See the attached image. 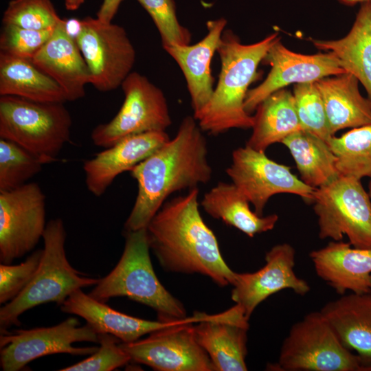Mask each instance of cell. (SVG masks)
Segmentation results:
<instances>
[{"instance_id":"obj_21","label":"cell","mask_w":371,"mask_h":371,"mask_svg":"<svg viewBox=\"0 0 371 371\" xmlns=\"http://www.w3.org/2000/svg\"><path fill=\"white\" fill-rule=\"evenodd\" d=\"M32 61L60 87L67 101L85 95L89 71L75 38L67 32L65 19L58 22Z\"/></svg>"},{"instance_id":"obj_25","label":"cell","mask_w":371,"mask_h":371,"mask_svg":"<svg viewBox=\"0 0 371 371\" xmlns=\"http://www.w3.org/2000/svg\"><path fill=\"white\" fill-rule=\"evenodd\" d=\"M311 41L317 49L335 54L344 70L362 84L371 99V2L361 4L352 26L345 36Z\"/></svg>"},{"instance_id":"obj_15","label":"cell","mask_w":371,"mask_h":371,"mask_svg":"<svg viewBox=\"0 0 371 371\" xmlns=\"http://www.w3.org/2000/svg\"><path fill=\"white\" fill-rule=\"evenodd\" d=\"M262 63L269 65L271 69L262 83L247 91L245 109L249 114L269 95L289 85L315 82L346 73L333 53H297L286 48L280 38L270 47Z\"/></svg>"},{"instance_id":"obj_22","label":"cell","mask_w":371,"mask_h":371,"mask_svg":"<svg viewBox=\"0 0 371 371\" xmlns=\"http://www.w3.org/2000/svg\"><path fill=\"white\" fill-rule=\"evenodd\" d=\"M226 24L225 18L208 21L207 34L196 44L163 47L184 75L195 119L208 104L214 90L210 64Z\"/></svg>"},{"instance_id":"obj_39","label":"cell","mask_w":371,"mask_h":371,"mask_svg":"<svg viewBox=\"0 0 371 371\" xmlns=\"http://www.w3.org/2000/svg\"><path fill=\"white\" fill-rule=\"evenodd\" d=\"M65 6L67 10L74 11L78 10L85 2V0H64Z\"/></svg>"},{"instance_id":"obj_29","label":"cell","mask_w":371,"mask_h":371,"mask_svg":"<svg viewBox=\"0 0 371 371\" xmlns=\"http://www.w3.org/2000/svg\"><path fill=\"white\" fill-rule=\"evenodd\" d=\"M289 150L301 180L315 189L332 182L340 175L337 157L328 143L302 129L287 136L282 142Z\"/></svg>"},{"instance_id":"obj_8","label":"cell","mask_w":371,"mask_h":371,"mask_svg":"<svg viewBox=\"0 0 371 371\" xmlns=\"http://www.w3.org/2000/svg\"><path fill=\"white\" fill-rule=\"evenodd\" d=\"M313 203L320 238L346 236L353 247L371 249V199L361 179L340 175L315 189Z\"/></svg>"},{"instance_id":"obj_13","label":"cell","mask_w":371,"mask_h":371,"mask_svg":"<svg viewBox=\"0 0 371 371\" xmlns=\"http://www.w3.org/2000/svg\"><path fill=\"white\" fill-rule=\"evenodd\" d=\"M45 195L39 185L27 183L0 192V261L11 264L31 251L43 238Z\"/></svg>"},{"instance_id":"obj_34","label":"cell","mask_w":371,"mask_h":371,"mask_svg":"<svg viewBox=\"0 0 371 371\" xmlns=\"http://www.w3.org/2000/svg\"><path fill=\"white\" fill-rule=\"evenodd\" d=\"M137 1L153 19L159 32L163 47L173 44H190L192 34L179 22L174 0Z\"/></svg>"},{"instance_id":"obj_20","label":"cell","mask_w":371,"mask_h":371,"mask_svg":"<svg viewBox=\"0 0 371 371\" xmlns=\"http://www.w3.org/2000/svg\"><path fill=\"white\" fill-rule=\"evenodd\" d=\"M309 256L317 276L339 295L348 291L358 294L371 293V249L333 240L312 251Z\"/></svg>"},{"instance_id":"obj_18","label":"cell","mask_w":371,"mask_h":371,"mask_svg":"<svg viewBox=\"0 0 371 371\" xmlns=\"http://www.w3.org/2000/svg\"><path fill=\"white\" fill-rule=\"evenodd\" d=\"M170 139L166 131L127 137L83 164L85 183L95 196L102 195L115 179L144 160Z\"/></svg>"},{"instance_id":"obj_4","label":"cell","mask_w":371,"mask_h":371,"mask_svg":"<svg viewBox=\"0 0 371 371\" xmlns=\"http://www.w3.org/2000/svg\"><path fill=\"white\" fill-rule=\"evenodd\" d=\"M125 237L119 262L89 295L102 302L115 297H128L153 308L161 321L186 318L184 306L166 289L155 273L146 229L126 232Z\"/></svg>"},{"instance_id":"obj_37","label":"cell","mask_w":371,"mask_h":371,"mask_svg":"<svg viewBox=\"0 0 371 371\" xmlns=\"http://www.w3.org/2000/svg\"><path fill=\"white\" fill-rule=\"evenodd\" d=\"M43 249L34 251L19 265H0V303L17 297L33 278L41 259Z\"/></svg>"},{"instance_id":"obj_31","label":"cell","mask_w":371,"mask_h":371,"mask_svg":"<svg viewBox=\"0 0 371 371\" xmlns=\"http://www.w3.org/2000/svg\"><path fill=\"white\" fill-rule=\"evenodd\" d=\"M45 164L19 144L0 138V192L16 189L42 170Z\"/></svg>"},{"instance_id":"obj_2","label":"cell","mask_w":371,"mask_h":371,"mask_svg":"<svg viewBox=\"0 0 371 371\" xmlns=\"http://www.w3.org/2000/svg\"><path fill=\"white\" fill-rule=\"evenodd\" d=\"M199 188L166 201L146 226L150 249L166 270L199 273L220 286L236 273L221 256L217 239L199 209Z\"/></svg>"},{"instance_id":"obj_24","label":"cell","mask_w":371,"mask_h":371,"mask_svg":"<svg viewBox=\"0 0 371 371\" xmlns=\"http://www.w3.org/2000/svg\"><path fill=\"white\" fill-rule=\"evenodd\" d=\"M315 83L324 104L332 135L344 128L371 124V99L361 94L355 76L346 72Z\"/></svg>"},{"instance_id":"obj_11","label":"cell","mask_w":371,"mask_h":371,"mask_svg":"<svg viewBox=\"0 0 371 371\" xmlns=\"http://www.w3.org/2000/svg\"><path fill=\"white\" fill-rule=\"evenodd\" d=\"M98 333L88 324L80 326L69 317L51 327L20 329L0 336V363L3 371L21 370L34 359L46 355L67 353L91 355L98 347H75L76 342L98 343Z\"/></svg>"},{"instance_id":"obj_41","label":"cell","mask_w":371,"mask_h":371,"mask_svg":"<svg viewBox=\"0 0 371 371\" xmlns=\"http://www.w3.org/2000/svg\"><path fill=\"white\" fill-rule=\"evenodd\" d=\"M368 194H369L370 199H371V178H370V183H369V193Z\"/></svg>"},{"instance_id":"obj_32","label":"cell","mask_w":371,"mask_h":371,"mask_svg":"<svg viewBox=\"0 0 371 371\" xmlns=\"http://www.w3.org/2000/svg\"><path fill=\"white\" fill-rule=\"evenodd\" d=\"M293 94L302 128L328 142L333 135L330 132L324 104L315 83L295 84Z\"/></svg>"},{"instance_id":"obj_40","label":"cell","mask_w":371,"mask_h":371,"mask_svg":"<svg viewBox=\"0 0 371 371\" xmlns=\"http://www.w3.org/2000/svg\"><path fill=\"white\" fill-rule=\"evenodd\" d=\"M339 3L346 6H354L358 3L371 2V0H337Z\"/></svg>"},{"instance_id":"obj_12","label":"cell","mask_w":371,"mask_h":371,"mask_svg":"<svg viewBox=\"0 0 371 371\" xmlns=\"http://www.w3.org/2000/svg\"><path fill=\"white\" fill-rule=\"evenodd\" d=\"M226 173L259 216H263L268 201L277 194H293L307 202L313 201L315 189L293 174L289 167L246 145L233 151Z\"/></svg>"},{"instance_id":"obj_28","label":"cell","mask_w":371,"mask_h":371,"mask_svg":"<svg viewBox=\"0 0 371 371\" xmlns=\"http://www.w3.org/2000/svg\"><path fill=\"white\" fill-rule=\"evenodd\" d=\"M12 95L41 102H67L60 87L32 60L0 52V96Z\"/></svg>"},{"instance_id":"obj_26","label":"cell","mask_w":371,"mask_h":371,"mask_svg":"<svg viewBox=\"0 0 371 371\" xmlns=\"http://www.w3.org/2000/svg\"><path fill=\"white\" fill-rule=\"evenodd\" d=\"M249 203L232 182H218L203 195L201 205L210 216L236 227L249 237L273 229L278 216H259L251 210Z\"/></svg>"},{"instance_id":"obj_14","label":"cell","mask_w":371,"mask_h":371,"mask_svg":"<svg viewBox=\"0 0 371 371\" xmlns=\"http://www.w3.org/2000/svg\"><path fill=\"white\" fill-rule=\"evenodd\" d=\"M194 323L164 328L143 339L121 342L131 360L159 371L215 370L207 352L197 342Z\"/></svg>"},{"instance_id":"obj_16","label":"cell","mask_w":371,"mask_h":371,"mask_svg":"<svg viewBox=\"0 0 371 371\" xmlns=\"http://www.w3.org/2000/svg\"><path fill=\"white\" fill-rule=\"evenodd\" d=\"M295 256L290 244H278L267 252L262 268L252 273H236L232 299L247 319L261 302L282 290L289 289L302 296L310 291L308 283L294 272Z\"/></svg>"},{"instance_id":"obj_30","label":"cell","mask_w":371,"mask_h":371,"mask_svg":"<svg viewBox=\"0 0 371 371\" xmlns=\"http://www.w3.org/2000/svg\"><path fill=\"white\" fill-rule=\"evenodd\" d=\"M328 143L337 157L340 175L371 178V124L333 135Z\"/></svg>"},{"instance_id":"obj_19","label":"cell","mask_w":371,"mask_h":371,"mask_svg":"<svg viewBox=\"0 0 371 371\" xmlns=\"http://www.w3.org/2000/svg\"><path fill=\"white\" fill-rule=\"evenodd\" d=\"M61 311L83 318L98 334L108 333L122 342H131L142 336L168 326L192 322L201 319L199 313L190 317L175 321H150L117 311L85 293L82 289L73 292L60 305Z\"/></svg>"},{"instance_id":"obj_1","label":"cell","mask_w":371,"mask_h":371,"mask_svg":"<svg viewBox=\"0 0 371 371\" xmlns=\"http://www.w3.org/2000/svg\"><path fill=\"white\" fill-rule=\"evenodd\" d=\"M203 132L194 116L185 117L174 138L131 170L138 191L125 232L146 228L171 194L210 181L213 170Z\"/></svg>"},{"instance_id":"obj_17","label":"cell","mask_w":371,"mask_h":371,"mask_svg":"<svg viewBox=\"0 0 371 371\" xmlns=\"http://www.w3.org/2000/svg\"><path fill=\"white\" fill-rule=\"evenodd\" d=\"M248 321L243 308L236 304L221 313H204L195 322L196 339L208 355L215 370H247Z\"/></svg>"},{"instance_id":"obj_3","label":"cell","mask_w":371,"mask_h":371,"mask_svg":"<svg viewBox=\"0 0 371 371\" xmlns=\"http://www.w3.org/2000/svg\"><path fill=\"white\" fill-rule=\"evenodd\" d=\"M280 38L275 32L260 41L243 44L231 30L223 31L216 51L221 61L218 82L196 118L203 131L217 135L232 128H251L254 116L245 109L248 88L257 77L259 64Z\"/></svg>"},{"instance_id":"obj_5","label":"cell","mask_w":371,"mask_h":371,"mask_svg":"<svg viewBox=\"0 0 371 371\" xmlns=\"http://www.w3.org/2000/svg\"><path fill=\"white\" fill-rule=\"evenodd\" d=\"M66 236L61 218L47 223L43 255L33 278L17 297L0 308L1 334L19 325V317L26 311L48 302L61 305L75 291L98 283L100 279L85 277L70 265L65 248Z\"/></svg>"},{"instance_id":"obj_33","label":"cell","mask_w":371,"mask_h":371,"mask_svg":"<svg viewBox=\"0 0 371 371\" xmlns=\"http://www.w3.org/2000/svg\"><path fill=\"white\" fill-rule=\"evenodd\" d=\"M61 19L51 0H12L3 12L2 23L47 30L54 29Z\"/></svg>"},{"instance_id":"obj_10","label":"cell","mask_w":371,"mask_h":371,"mask_svg":"<svg viewBox=\"0 0 371 371\" xmlns=\"http://www.w3.org/2000/svg\"><path fill=\"white\" fill-rule=\"evenodd\" d=\"M75 40L90 74V84L102 92L121 87L135 64L136 52L124 28L87 16Z\"/></svg>"},{"instance_id":"obj_6","label":"cell","mask_w":371,"mask_h":371,"mask_svg":"<svg viewBox=\"0 0 371 371\" xmlns=\"http://www.w3.org/2000/svg\"><path fill=\"white\" fill-rule=\"evenodd\" d=\"M72 120L64 103L0 96V138L12 141L45 164L70 140Z\"/></svg>"},{"instance_id":"obj_35","label":"cell","mask_w":371,"mask_h":371,"mask_svg":"<svg viewBox=\"0 0 371 371\" xmlns=\"http://www.w3.org/2000/svg\"><path fill=\"white\" fill-rule=\"evenodd\" d=\"M53 30H34L3 24L0 34V52L32 60L51 36Z\"/></svg>"},{"instance_id":"obj_38","label":"cell","mask_w":371,"mask_h":371,"mask_svg":"<svg viewBox=\"0 0 371 371\" xmlns=\"http://www.w3.org/2000/svg\"><path fill=\"white\" fill-rule=\"evenodd\" d=\"M123 0H103L96 17L105 23H111Z\"/></svg>"},{"instance_id":"obj_9","label":"cell","mask_w":371,"mask_h":371,"mask_svg":"<svg viewBox=\"0 0 371 371\" xmlns=\"http://www.w3.org/2000/svg\"><path fill=\"white\" fill-rule=\"evenodd\" d=\"M121 87L124 100L116 115L91 131L95 146L106 148L129 136L166 131L172 124L164 92L146 76L131 71Z\"/></svg>"},{"instance_id":"obj_7","label":"cell","mask_w":371,"mask_h":371,"mask_svg":"<svg viewBox=\"0 0 371 371\" xmlns=\"http://www.w3.org/2000/svg\"><path fill=\"white\" fill-rule=\"evenodd\" d=\"M269 368L280 371H364L356 354L340 341L321 313L313 311L293 324L278 358Z\"/></svg>"},{"instance_id":"obj_23","label":"cell","mask_w":371,"mask_h":371,"mask_svg":"<svg viewBox=\"0 0 371 371\" xmlns=\"http://www.w3.org/2000/svg\"><path fill=\"white\" fill-rule=\"evenodd\" d=\"M340 341L371 371V293L342 295L320 310Z\"/></svg>"},{"instance_id":"obj_36","label":"cell","mask_w":371,"mask_h":371,"mask_svg":"<svg viewBox=\"0 0 371 371\" xmlns=\"http://www.w3.org/2000/svg\"><path fill=\"white\" fill-rule=\"evenodd\" d=\"M120 341V339L113 335L100 333V347L97 351L89 357L59 370L111 371L120 368L131 361L128 355L118 344Z\"/></svg>"},{"instance_id":"obj_27","label":"cell","mask_w":371,"mask_h":371,"mask_svg":"<svg viewBox=\"0 0 371 371\" xmlns=\"http://www.w3.org/2000/svg\"><path fill=\"white\" fill-rule=\"evenodd\" d=\"M252 133L246 146L260 152L282 142L291 133L303 129L296 111L292 92L280 89L265 98L256 108Z\"/></svg>"}]
</instances>
